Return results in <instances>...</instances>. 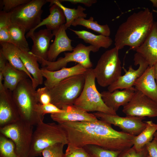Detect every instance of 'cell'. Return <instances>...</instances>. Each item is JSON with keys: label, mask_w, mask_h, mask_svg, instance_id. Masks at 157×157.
<instances>
[{"label": "cell", "mask_w": 157, "mask_h": 157, "mask_svg": "<svg viewBox=\"0 0 157 157\" xmlns=\"http://www.w3.org/2000/svg\"><path fill=\"white\" fill-rule=\"evenodd\" d=\"M53 36L51 31L47 28L34 32L28 37L30 38L33 43L30 52L37 58L47 60L50 42Z\"/></svg>", "instance_id": "obj_18"}, {"label": "cell", "mask_w": 157, "mask_h": 157, "mask_svg": "<svg viewBox=\"0 0 157 157\" xmlns=\"http://www.w3.org/2000/svg\"></svg>", "instance_id": "obj_49"}, {"label": "cell", "mask_w": 157, "mask_h": 157, "mask_svg": "<svg viewBox=\"0 0 157 157\" xmlns=\"http://www.w3.org/2000/svg\"><path fill=\"white\" fill-rule=\"evenodd\" d=\"M119 50L115 47L105 51L98 60L93 71L98 84L108 87L121 76L122 67Z\"/></svg>", "instance_id": "obj_7"}, {"label": "cell", "mask_w": 157, "mask_h": 157, "mask_svg": "<svg viewBox=\"0 0 157 157\" xmlns=\"http://www.w3.org/2000/svg\"><path fill=\"white\" fill-rule=\"evenodd\" d=\"M90 154L83 147H78L67 145L64 157H89Z\"/></svg>", "instance_id": "obj_36"}, {"label": "cell", "mask_w": 157, "mask_h": 157, "mask_svg": "<svg viewBox=\"0 0 157 157\" xmlns=\"http://www.w3.org/2000/svg\"><path fill=\"white\" fill-rule=\"evenodd\" d=\"M99 50L92 45L86 46L79 43L74 48L72 52L65 53L64 57H60L56 61L51 62L42 58H37L42 67L50 71H55L65 67L70 62L77 63L88 69L92 67L90 57V52H96Z\"/></svg>", "instance_id": "obj_9"}, {"label": "cell", "mask_w": 157, "mask_h": 157, "mask_svg": "<svg viewBox=\"0 0 157 157\" xmlns=\"http://www.w3.org/2000/svg\"><path fill=\"white\" fill-rule=\"evenodd\" d=\"M146 60L149 67L157 63V22L144 42L134 50Z\"/></svg>", "instance_id": "obj_19"}, {"label": "cell", "mask_w": 157, "mask_h": 157, "mask_svg": "<svg viewBox=\"0 0 157 157\" xmlns=\"http://www.w3.org/2000/svg\"><path fill=\"white\" fill-rule=\"evenodd\" d=\"M50 6V14L34 28L29 31L26 35L27 38L42 26L45 25L47 29L53 31L58 30L62 25L65 24L66 18L62 9L55 4Z\"/></svg>", "instance_id": "obj_22"}, {"label": "cell", "mask_w": 157, "mask_h": 157, "mask_svg": "<svg viewBox=\"0 0 157 157\" xmlns=\"http://www.w3.org/2000/svg\"><path fill=\"white\" fill-rule=\"evenodd\" d=\"M36 126L33 134L29 157L41 156L44 149L56 144H68L66 132L60 124L42 122Z\"/></svg>", "instance_id": "obj_4"}, {"label": "cell", "mask_w": 157, "mask_h": 157, "mask_svg": "<svg viewBox=\"0 0 157 157\" xmlns=\"http://www.w3.org/2000/svg\"><path fill=\"white\" fill-rule=\"evenodd\" d=\"M62 110L63 111L50 114L51 119L58 124L68 122H92L98 119L93 114L89 113L74 104Z\"/></svg>", "instance_id": "obj_15"}, {"label": "cell", "mask_w": 157, "mask_h": 157, "mask_svg": "<svg viewBox=\"0 0 157 157\" xmlns=\"http://www.w3.org/2000/svg\"><path fill=\"white\" fill-rule=\"evenodd\" d=\"M29 78L21 81L12 92V96L20 119L33 126L43 122L44 116L37 110L39 103L36 90Z\"/></svg>", "instance_id": "obj_3"}, {"label": "cell", "mask_w": 157, "mask_h": 157, "mask_svg": "<svg viewBox=\"0 0 157 157\" xmlns=\"http://www.w3.org/2000/svg\"><path fill=\"white\" fill-rule=\"evenodd\" d=\"M64 24L58 30L52 31L55 38L53 43L50 46L47 60L51 62L55 61L61 53L73 51L74 47L71 44L72 40L68 36Z\"/></svg>", "instance_id": "obj_17"}, {"label": "cell", "mask_w": 157, "mask_h": 157, "mask_svg": "<svg viewBox=\"0 0 157 157\" xmlns=\"http://www.w3.org/2000/svg\"><path fill=\"white\" fill-rule=\"evenodd\" d=\"M83 147L94 157H118L121 152L109 150L93 145H87Z\"/></svg>", "instance_id": "obj_33"}, {"label": "cell", "mask_w": 157, "mask_h": 157, "mask_svg": "<svg viewBox=\"0 0 157 157\" xmlns=\"http://www.w3.org/2000/svg\"><path fill=\"white\" fill-rule=\"evenodd\" d=\"M60 124L66 132L67 145L72 147H83L93 145L122 151L133 145L135 136L117 131L111 124L100 119L92 122H68Z\"/></svg>", "instance_id": "obj_1"}, {"label": "cell", "mask_w": 157, "mask_h": 157, "mask_svg": "<svg viewBox=\"0 0 157 157\" xmlns=\"http://www.w3.org/2000/svg\"><path fill=\"white\" fill-rule=\"evenodd\" d=\"M145 122L147 123L145 128L134 137L133 146L137 151L141 150L146 144L151 142L154 133L157 131V124L151 120Z\"/></svg>", "instance_id": "obj_29"}, {"label": "cell", "mask_w": 157, "mask_h": 157, "mask_svg": "<svg viewBox=\"0 0 157 157\" xmlns=\"http://www.w3.org/2000/svg\"><path fill=\"white\" fill-rule=\"evenodd\" d=\"M153 10V12L157 13V10Z\"/></svg>", "instance_id": "obj_46"}, {"label": "cell", "mask_w": 157, "mask_h": 157, "mask_svg": "<svg viewBox=\"0 0 157 157\" xmlns=\"http://www.w3.org/2000/svg\"><path fill=\"white\" fill-rule=\"evenodd\" d=\"M134 64L139 65L138 68L134 69L130 65L128 70H125V74L120 76L114 83L108 87V91L111 92L116 89H129L133 87L136 80L144 73L149 67L144 59L138 53L134 55Z\"/></svg>", "instance_id": "obj_13"}, {"label": "cell", "mask_w": 157, "mask_h": 157, "mask_svg": "<svg viewBox=\"0 0 157 157\" xmlns=\"http://www.w3.org/2000/svg\"><path fill=\"white\" fill-rule=\"evenodd\" d=\"M148 151L145 146L140 151H137L133 146L122 151L118 157H147Z\"/></svg>", "instance_id": "obj_35"}, {"label": "cell", "mask_w": 157, "mask_h": 157, "mask_svg": "<svg viewBox=\"0 0 157 157\" xmlns=\"http://www.w3.org/2000/svg\"><path fill=\"white\" fill-rule=\"evenodd\" d=\"M65 144L57 143L44 149L42 153L43 157H64L63 152Z\"/></svg>", "instance_id": "obj_34"}, {"label": "cell", "mask_w": 157, "mask_h": 157, "mask_svg": "<svg viewBox=\"0 0 157 157\" xmlns=\"http://www.w3.org/2000/svg\"><path fill=\"white\" fill-rule=\"evenodd\" d=\"M37 96L39 103L46 104L51 103V97L49 89L46 87L40 88L36 90Z\"/></svg>", "instance_id": "obj_38"}, {"label": "cell", "mask_w": 157, "mask_h": 157, "mask_svg": "<svg viewBox=\"0 0 157 157\" xmlns=\"http://www.w3.org/2000/svg\"><path fill=\"white\" fill-rule=\"evenodd\" d=\"M12 23L10 12L1 11L0 42L10 43L9 27Z\"/></svg>", "instance_id": "obj_31"}, {"label": "cell", "mask_w": 157, "mask_h": 157, "mask_svg": "<svg viewBox=\"0 0 157 157\" xmlns=\"http://www.w3.org/2000/svg\"><path fill=\"white\" fill-rule=\"evenodd\" d=\"M84 74L85 81L83 90L74 105L87 112L96 111L117 115L116 112L108 108L104 102L101 93L96 87L93 69H87Z\"/></svg>", "instance_id": "obj_6"}, {"label": "cell", "mask_w": 157, "mask_h": 157, "mask_svg": "<svg viewBox=\"0 0 157 157\" xmlns=\"http://www.w3.org/2000/svg\"></svg>", "instance_id": "obj_50"}, {"label": "cell", "mask_w": 157, "mask_h": 157, "mask_svg": "<svg viewBox=\"0 0 157 157\" xmlns=\"http://www.w3.org/2000/svg\"><path fill=\"white\" fill-rule=\"evenodd\" d=\"M150 157H157V140L155 138L145 145Z\"/></svg>", "instance_id": "obj_40"}, {"label": "cell", "mask_w": 157, "mask_h": 157, "mask_svg": "<svg viewBox=\"0 0 157 157\" xmlns=\"http://www.w3.org/2000/svg\"><path fill=\"white\" fill-rule=\"evenodd\" d=\"M136 90L157 102V84L154 74V67H149L135 81Z\"/></svg>", "instance_id": "obj_21"}, {"label": "cell", "mask_w": 157, "mask_h": 157, "mask_svg": "<svg viewBox=\"0 0 157 157\" xmlns=\"http://www.w3.org/2000/svg\"><path fill=\"white\" fill-rule=\"evenodd\" d=\"M20 58L26 69L34 79L36 87L43 83V77L37 58L30 52L21 50Z\"/></svg>", "instance_id": "obj_24"}, {"label": "cell", "mask_w": 157, "mask_h": 157, "mask_svg": "<svg viewBox=\"0 0 157 157\" xmlns=\"http://www.w3.org/2000/svg\"><path fill=\"white\" fill-rule=\"evenodd\" d=\"M8 61L0 51V73H2L5 68Z\"/></svg>", "instance_id": "obj_42"}, {"label": "cell", "mask_w": 157, "mask_h": 157, "mask_svg": "<svg viewBox=\"0 0 157 157\" xmlns=\"http://www.w3.org/2000/svg\"><path fill=\"white\" fill-rule=\"evenodd\" d=\"M136 90L133 87L122 90L116 89L111 92L103 91L101 93L105 104L116 112L120 106H124L131 100Z\"/></svg>", "instance_id": "obj_20"}, {"label": "cell", "mask_w": 157, "mask_h": 157, "mask_svg": "<svg viewBox=\"0 0 157 157\" xmlns=\"http://www.w3.org/2000/svg\"><path fill=\"white\" fill-rule=\"evenodd\" d=\"M41 69L43 76L46 79L44 82V85L49 89L68 77L84 74L87 69L78 63L71 67H63L55 71H50L44 67Z\"/></svg>", "instance_id": "obj_16"}, {"label": "cell", "mask_w": 157, "mask_h": 157, "mask_svg": "<svg viewBox=\"0 0 157 157\" xmlns=\"http://www.w3.org/2000/svg\"><path fill=\"white\" fill-rule=\"evenodd\" d=\"M59 1L61 3L62 2L66 1L74 4L81 3L88 7L91 6L93 4L97 2L96 0H61Z\"/></svg>", "instance_id": "obj_41"}, {"label": "cell", "mask_w": 157, "mask_h": 157, "mask_svg": "<svg viewBox=\"0 0 157 157\" xmlns=\"http://www.w3.org/2000/svg\"><path fill=\"white\" fill-rule=\"evenodd\" d=\"M76 35L78 38L85 43L90 44L99 50L101 48L107 49L113 43L112 39L101 34L96 35L85 30L77 31L69 29Z\"/></svg>", "instance_id": "obj_26"}, {"label": "cell", "mask_w": 157, "mask_h": 157, "mask_svg": "<svg viewBox=\"0 0 157 157\" xmlns=\"http://www.w3.org/2000/svg\"><path fill=\"white\" fill-rule=\"evenodd\" d=\"M0 50L8 62L16 69L25 72L31 80L33 86L36 89L35 81L26 69L20 57L21 50L17 47L9 42H0Z\"/></svg>", "instance_id": "obj_23"}, {"label": "cell", "mask_w": 157, "mask_h": 157, "mask_svg": "<svg viewBox=\"0 0 157 157\" xmlns=\"http://www.w3.org/2000/svg\"><path fill=\"white\" fill-rule=\"evenodd\" d=\"M30 0H3L1 1L3 6V11L9 12L22 5L27 3Z\"/></svg>", "instance_id": "obj_39"}, {"label": "cell", "mask_w": 157, "mask_h": 157, "mask_svg": "<svg viewBox=\"0 0 157 157\" xmlns=\"http://www.w3.org/2000/svg\"><path fill=\"white\" fill-rule=\"evenodd\" d=\"M26 31L22 26L13 23L9 27L10 43L18 47L21 50L29 51L28 44L25 35Z\"/></svg>", "instance_id": "obj_27"}, {"label": "cell", "mask_w": 157, "mask_h": 157, "mask_svg": "<svg viewBox=\"0 0 157 157\" xmlns=\"http://www.w3.org/2000/svg\"><path fill=\"white\" fill-rule=\"evenodd\" d=\"M89 157H94V156H91L90 155V156Z\"/></svg>", "instance_id": "obj_47"}, {"label": "cell", "mask_w": 157, "mask_h": 157, "mask_svg": "<svg viewBox=\"0 0 157 157\" xmlns=\"http://www.w3.org/2000/svg\"><path fill=\"white\" fill-rule=\"evenodd\" d=\"M13 142L3 135H0V157H18Z\"/></svg>", "instance_id": "obj_32"}, {"label": "cell", "mask_w": 157, "mask_h": 157, "mask_svg": "<svg viewBox=\"0 0 157 157\" xmlns=\"http://www.w3.org/2000/svg\"><path fill=\"white\" fill-rule=\"evenodd\" d=\"M126 116L157 117V102L136 90L131 100L123 106Z\"/></svg>", "instance_id": "obj_11"}, {"label": "cell", "mask_w": 157, "mask_h": 157, "mask_svg": "<svg viewBox=\"0 0 157 157\" xmlns=\"http://www.w3.org/2000/svg\"><path fill=\"white\" fill-rule=\"evenodd\" d=\"M3 76V85L12 92L16 88L19 82L23 79L29 78L24 72L17 69L8 62L2 73Z\"/></svg>", "instance_id": "obj_25"}, {"label": "cell", "mask_w": 157, "mask_h": 157, "mask_svg": "<svg viewBox=\"0 0 157 157\" xmlns=\"http://www.w3.org/2000/svg\"><path fill=\"white\" fill-rule=\"evenodd\" d=\"M97 118L111 124L119 127L123 131L134 136L139 134L146 127L147 123L143 121L144 117H123L117 115L97 112L93 113Z\"/></svg>", "instance_id": "obj_12"}, {"label": "cell", "mask_w": 157, "mask_h": 157, "mask_svg": "<svg viewBox=\"0 0 157 157\" xmlns=\"http://www.w3.org/2000/svg\"><path fill=\"white\" fill-rule=\"evenodd\" d=\"M33 128V126L20 119L0 127V132L13 142L18 157H28L31 147Z\"/></svg>", "instance_id": "obj_8"}, {"label": "cell", "mask_w": 157, "mask_h": 157, "mask_svg": "<svg viewBox=\"0 0 157 157\" xmlns=\"http://www.w3.org/2000/svg\"><path fill=\"white\" fill-rule=\"evenodd\" d=\"M37 110L38 113L43 116L47 114H51L63 111L51 103L46 104H42L39 103L37 106Z\"/></svg>", "instance_id": "obj_37"}, {"label": "cell", "mask_w": 157, "mask_h": 157, "mask_svg": "<svg viewBox=\"0 0 157 157\" xmlns=\"http://www.w3.org/2000/svg\"><path fill=\"white\" fill-rule=\"evenodd\" d=\"M47 1L50 3L49 6L55 4L62 9L66 18V22L65 25L67 29L72 25L76 19L80 17L85 18L87 17V14L84 12L86 9L80 5H78L76 9L71 8L63 5L59 0H49Z\"/></svg>", "instance_id": "obj_28"}, {"label": "cell", "mask_w": 157, "mask_h": 157, "mask_svg": "<svg viewBox=\"0 0 157 157\" xmlns=\"http://www.w3.org/2000/svg\"><path fill=\"white\" fill-rule=\"evenodd\" d=\"M46 0H32L10 12L12 23L20 25L26 30L34 28L41 21L42 8Z\"/></svg>", "instance_id": "obj_10"}, {"label": "cell", "mask_w": 157, "mask_h": 157, "mask_svg": "<svg viewBox=\"0 0 157 157\" xmlns=\"http://www.w3.org/2000/svg\"><path fill=\"white\" fill-rule=\"evenodd\" d=\"M150 1L152 3L153 6L157 8V0H151Z\"/></svg>", "instance_id": "obj_44"}, {"label": "cell", "mask_w": 157, "mask_h": 157, "mask_svg": "<svg viewBox=\"0 0 157 157\" xmlns=\"http://www.w3.org/2000/svg\"><path fill=\"white\" fill-rule=\"evenodd\" d=\"M147 157H150L148 155V156H147Z\"/></svg>", "instance_id": "obj_48"}, {"label": "cell", "mask_w": 157, "mask_h": 157, "mask_svg": "<svg viewBox=\"0 0 157 157\" xmlns=\"http://www.w3.org/2000/svg\"><path fill=\"white\" fill-rule=\"evenodd\" d=\"M85 81L84 74L68 77L49 89L51 103L59 108L73 105L81 94Z\"/></svg>", "instance_id": "obj_5"}, {"label": "cell", "mask_w": 157, "mask_h": 157, "mask_svg": "<svg viewBox=\"0 0 157 157\" xmlns=\"http://www.w3.org/2000/svg\"><path fill=\"white\" fill-rule=\"evenodd\" d=\"M154 138L155 139L157 140V132L156 131L154 134Z\"/></svg>", "instance_id": "obj_45"}, {"label": "cell", "mask_w": 157, "mask_h": 157, "mask_svg": "<svg viewBox=\"0 0 157 157\" xmlns=\"http://www.w3.org/2000/svg\"><path fill=\"white\" fill-rule=\"evenodd\" d=\"M155 22L148 8L130 15L119 26L115 36V45L119 50L126 46L134 50L145 41L151 31Z\"/></svg>", "instance_id": "obj_2"}, {"label": "cell", "mask_w": 157, "mask_h": 157, "mask_svg": "<svg viewBox=\"0 0 157 157\" xmlns=\"http://www.w3.org/2000/svg\"><path fill=\"white\" fill-rule=\"evenodd\" d=\"M20 119L12 96V92L0 86V128Z\"/></svg>", "instance_id": "obj_14"}, {"label": "cell", "mask_w": 157, "mask_h": 157, "mask_svg": "<svg viewBox=\"0 0 157 157\" xmlns=\"http://www.w3.org/2000/svg\"><path fill=\"white\" fill-rule=\"evenodd\" d=\"M155 79L157 84V63L153 66Z\"/></svg>", "instance_id": "obj_43"}, {"label": "cell", "mask_w": 157, "mask_h": 157, "mask_svg": "<svg viewBox=\"0 0 157 157\" xmlns=\"http://www.w3.org/2000/svg\"><path fill=\"white\" fill-rule=\"evenodd\" d=\"M94 18L90 17L89 19L80 17L76 19L72 24L74 26L78 25L83 26L103 35L109 37L110 34V28L109 26L106 24L101 25L96 21H94Z\"/></svg>", "instance_id": "obj_30"}]
</instances>
